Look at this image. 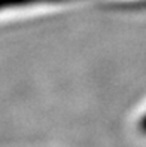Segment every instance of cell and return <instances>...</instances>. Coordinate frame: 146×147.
Returning <instances> with one entry per match:
<instances>
[{
	"label": "cell",
	"mask_w": 146,
	"mask_h": 147,
	"mask_svg": "<svg viewBox=\"0 0 146 147\" xmlns=\"http://www.w3.org/2000/svg\"><path fill=\"white\" fill-rule=\"evenodd\" d=\"M84 0H0V16L15 13H34L81 3Z\"/></svg>",
	"instance_id": "6da1fadb"
},
{
	"label": "cell",
	"mask_w": 146,
	"mask_h": 147,
	"mask_svg": "<svg viewBox=\"0 0 146 147\" xmlns=\"http://www.w3.org/2000/svg\"><path fill=\"white\" fill-rule=\"evenodd\" d=\"M139 129L143 132V134H146V113L142 116V119H140V122H139Z\"/></svg>",
	"instance_id": "7a4b0ae2"
}]
</instances>
